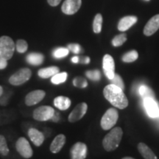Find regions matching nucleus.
Returning a JSON list of instances; mask_svg holds the SVG:
<instances>
[{"instance_id":"obj_1","label":"nucleus","mask_w":159,"mask_h":159,"mask_svg":"<svg viewBox=\"0 0 159 159\" xmlns=\"http://www.w3.org/2000/svg\"><path fill=\"white\" fill-rule=\"evenodd\" d=\"M105 98L114 107L124 109L128 105V99L123 92L122 89L116 85L110 84L105 87L103 90Z\"/></svg>"},{"instance_id":"obj_2","label":"nucleus","mask_w":159,"mask_h":159,"mask_svg":"<svg viewBox=\"0 0 159 159\" xmlns=\"http://www.w3.org/2000/svg\"><path fill=\"white\" fill-rule=\"evenodd\" d=\"M123 135L122 130L120 128H115L112 129L102 141V144L104 149L106 151H114L118 148L120 144Z\"/></svg>"},{"instance_id":"obj_3","label":"nucleus","mask_w":159,"mask_h":159,"mask_svg":"<svg viewBox=\"0 0 159 159\" xmlns=\"http://www.w3.org/2000/svg\"><path fill=\"white\" fill-rule=\"evenodd\" d=\"M16 44L13 39L9 36H2L0 38V57L7 60L13 57Z\"/></svg>"},{"instance_id":"obj_4","label":"nucleus","mask_w":159,"mask_h":159,"mask_svg":"<svg viewBox=\"0 0 159 159\" xmlns=\"http://www.w3.org/2000/svg\"><path fill=\"white\" fill-rule=\"evenodd\" d=\"M118 118V111L115 108H109L101 119V127L103 130H110L116 125Z\"/></svg>"},{"instance_id":"obj_5","label":"nucleus","mask_w":159,"mask_h":159,"mask_svg":"<svg viewBox=\"0 0 159 159\" xmlns=\"http://www.w3.org/2000/svg\"><path fill=\"white\" fill-rule=\"evenodd\" d=\"M32 75L30 69L24 68L18 70L9 78V83L13 85H20L28 81Z\"/></svg>"},{"instance_id":"obj_6","label":"nucleus","mask_w":159,"mask_h":159,"mask_svg":"<svg viewBox=\"0 0 159 159\" xmlns=\"http://www.w3.org/2000/svg\"><path fill=\"white\" fill-rule=\"evenodd\" d=\"M54 108L48 105H43L39 107L33 111V116L35 120L44 122V121L51 120L53 115L55 114Z\"/></svg>"},{"instance_id":"obj_7","label":"nucleus","mask_w":159,"mask_h":159,"mask_svg":"<svg viewBox=\"0 0 159 159\" xmlns=\"http://www.w3.org/2000/svg\"><path fill=\"white\" fill-rule=\"evenodd\" d=\"M16 148L17 152L23 158H30L33 156V152L28 141L24 137H20L16 143Z\"/></svg>"},{"instance_id":"obj_8","label":"nucleus","mask_w":159,"mask_h":159,"mask_svg":"<svg viewBox=\"0 0 159 159\" xmlns=\"http://www.w3.org/2000/svg\"><path fill=\"white\" fill-rule=\"evenodd\" d=\"M71 159H85L87 156V146L83 142H77L70 150Z\"/></svg>"},{"instance_id":"obj_9","label":"nucleus","mask_w":159,"mask_h":159,"mask_svg":"<svg viewBox=\"0 0 159 159\" xmlns=\"http://www.w3.org/2000/svg\"><path fill=\"white\" fill-rule=\"evenodd\" d=\"M103 71L105 76L111 80L115 75V63L114 58L110 55H105L102 61Z\"/></svg>"},{"instance_id":"obj_10","label":"nucleus","mask_w":159,"mask_h":159,"mask_svg":"<svg viewBox=\"0 0 159 159\" xmlns=\"http://www.w3.org/2000/svg\"><path fill=\"white\" fill-rule=\"evenodd\" d=\"M87 109H88V105L86 103L81 102L79 103L75 108L73 109L71 114L69 116V121L70 122H75L79 121L86 114Z\"/></svg>"},{"instance_id":"obj_11","label":"nucleus","mask_w":159,"mask_h":159,"mask_svg":"<svg viewBox=\"0 0 159 159\" xmlns=\"http://www.w3.org/2000/svg\"><path fill=\"white\" fill-rule=\"evenodd\" d=\"M82 0H65L61 10L66 15H73L79 11Z\"/></svg>"},{"instance_id":"obj_12","label":"nucleus","mask_w":159,"mask_h":159,"mask_svg":"<svg viewBox=\"0 0 159 159\" xmlns=\"http://www.w3.org/2000/svg\"><path fill=\"white\" fill-rule=\"evenodd\" d=\"M46 93L43 90H35L30 92L25 97V104L28 106L36 105L44 98Z\"/></svg>"},{"instance_id":"obj_13","label":"nucleus","mask_w":159,"mask_h":159,"mask_svg":"<svg viewBox=\"0 0 159 159\" xmlns=\"http://www.w3.org/2000/svg\"><path fill=\"white\" fill-rule=\"evenodd\" d=\"M144 105L149 116L152 118L159 117V107L154 99L149 97L144 99Z\"/></svg>"},{"instance_id":"obj_14","label":"nucleus","mask_w":159,"mask_h":159,"mask_svg":"<svg viewBox=\"0 0 159 159\" xmlns=\"http://www.w3.org/2000/svg\"><path fill=\"white\" fill-rule=\"evenodd\" d=\"M159 29V15H156L149 20L144 28V34L147 36L153 35Z\"/></svg>"},{"instance_id":"obj_15","label":"nucleus","mask_w":159,"mask_h":159,"mask_svg":"<svg viewBox=\"0 0 159 159\" xmlns=\"http://www.w3.org/2000/svg\"><path fill=\"white\" fill-rule=\"evenodd\" d=\"M28 136L32 141V142L37 147L41 146L43 143V141H44L45 139V136L43 133L35 128L29 129Z\"/></svg>"},{"instance_id":"obj_16","label":"nucleus","mask_w":159,"mask_h":159,"mask_svg":"<svg viewBox=\"0 0 159 159\" xmlns=\"http://www.w3.org/2000/svg\"><path fill=\"white\" fill-rule=\"evenodd\" d=\"M137 21V17L134 16H128L123 17L118 24V30L120 31H126L132 27Z\"/></svg>"},{"instance_id":"obj_17","label":"nucleus","mask_w":159,"mask_h":159,"mask_svg":"<svg viewBox=\"0 0 159 159\" xmlns=\"http://www.w3.org/2000/svg\"><path fill=\"white\" fill-rule=\"evenodd\" d=\"M65 143L66 136L64 135H57V136H55V138L52 141V142L51 143L50 151L52 153H57V152H59L61 150L63 147L64 146Z\"/></svg>"},{"instance_id":"obj_18","label":"nucleus","mask_w":159,"mask_h":159,"mask_svg":"<svg viewBox=\"0 0 159 159\" xmlns=\"http://www.w3.org/2000/svg\"><path fill=\"white\" fill-rule=\"evenodd\" d=\"M71 99L67 97L58 96L54 99V105L59 110H67L71 106Z\"/></svg>"},{"instance_id":"obj_19","label":"nucleus","mask_w":159,"mask_h":159,"mask_svg":"<svg viewBox=\"0 0 159 159\" xmlns=\"http://www.w3.org/2000/svg\"><path fill=\"white\" fill-rule=\"evenodd\" d=\"M138 150L144 159H158L152 150L144 143H139L138 145Z\"/></svg>"},{"instance_id":"obj_20","label":"nucleus","mask_w":159,"mask_h":159,"mask_svg":"<svg viewBox=\"0 0 159 159\" xmlns=\"http://www.w3.org/2000/svg\"><path fill=\"white\" fill-rule=\"evenodd\" d=\"M60 69L57 66H49L47 67V68H43L41 69L38 72V75L39 76L41 77V78L43 79H47L49 78V77H52L54 76L55 75L57 74L59 72Z\"/></svg>"},{"instance_id":"obj_21","label":"nucleus","mask_w":159,"mask_h":159,"mask_svg":"<svg viewBox=\"0 0 159 159\" xmlns=\"http://www.w3.org/2000/svg\"><path fill=\"white\" fill-rule=\"evenodd\" d=\"M27 62L33 66H39L43 62L44 56L41 53L32 52L27 55Z\"/></svg>"},{"instance_id":"obj_22","label":"nucleus","mask_w":159,"mask_h":159,"mask_svg":"<svg viewBox=\"0 0 159 159\" xmlns=\"http://www.w3.org/2000/svg\"><path fill=\"white\" fill-rule=\"evenodd\" d=\"M67 75L66 72H61V73H57V74L55 75L54 76L52 77L51 78V82L55 85H59L61 83H64L67 79Z\"/></svg>"},{"instance_id":"obj_23","label":"nucleus","mask_w":159,"mask_h":159,"mask_svg":"<svg viewBox=\"0 0 159 159\" xmlns=\"http://www.w3.org/2000/svg\"><path fill=\"white\" fill-rule=\"evenodd\" d=\"M102 15L98 14L96 15L94 17V22H93V30L95 33H99L102 30Z\"/></svg>"},{"instance_id":"obj_24","label":"nucleus","mask_w":159,"mask_h":159,"mask_svg":"<svg viewBox=\"0 0 159 159\" xmlns=\"http://www.w3.org/2000/svg\"><path fill=\"white\" fill-rule=\"evenodd\" d=\"M139 94L142 96L143 98H152L154 99V93L152 91L145 85H142V86L139 88Z\"/></svg>"},{"instance_id":"obj_25","label":"nucleus","mask_w":159,"mask_h":159,"mask_svg":"<svg viewBox=\"0 0 159 159\" xmlns=\"http://www.w3.org/2000/svg\"><path fill=\"white\" fill-rule=\"evenodd\" d=\"M69 50L68 48H64V47H59V48H56L53 51L52 55L55 58L60 59L63 58L69 55Z\"/></svg>"},{"instance_id":"obj_26","label":"nucleus","mask_w":159,"mask_h":159,"mask_svg":"<svg viewBox=\"0 0 159 159\" xmlns=\"http://www.w3.org/2000/svg\"><path fill=\"white\" fill-rule=\"evenodd\" d=\"M139 57L138 52L136 50H132L128 52L126 54H125L122 57V61L125 63H131L136 61Z\"/></svg>"},{"instance_id":"obj_27","label":"nucleus","mask_w":159,"mask_h":159,"mask_svg":"<svg viewBox=\"0 0 159 159\" xmlns=\"http://www.w3.org/2000/svg\"><path fill=\"white\" fill-rule=\"evenodd\" d=\"M9 153V148L7 147V141L5 137L0 135V154L2 156H7Z\"/></svg>"},{"instance_id":"obj_28","label":"nucleus","mask_w":159,"mask_h":159,"mask_svg":"<svg viewBox=\"0 0 159 159\" xmlns=\"http://www.w3.org/2000/svg\"><path fill=\"white\" fill-rule=\"evenodd\" d=\"M27 48H28V44L25 40L19 39L16 43V49L18 52L25 53L27 50Z\"/></svg>"},{"instance_id":"obj_29","label":"nucleus","mask_w":159,"mask_h":159,"mask_svg":"<svg viewBox=\"0 0 159 159\" xmlns=\"http://www.w3.org/2000/svg\"><path fill=\"white\" fill-rule=\"evenodd\" d=\"M127 41V35L123 33L116 35L114 37V39L112 40V44L114 47H120Z\"/></svg>"},{"instance_id":"obj_30","label":"nucleus","mask_w":159,"mask_h":159,"mask_svg":"<svg viewBox=\"0 0 159 159\" xmlns=\"http://www.w3.org/2000/svg\"><path fill=\"white\" fill-rule=\"evenodd\" d=\"M73 85L75 87L80 89H84L85 87H87L88 85V83L87 80L85 78H83L82 77H75L73 80Z\"/></svg>"},{"instance_id":"obj_31","label":"nucleus","mask_w":159,"mask_h":159,"mask_svg":"<svg viewBox=\"0 0 159 159\" xmlns=\"http://www.w3.org/2000/svg\"><path fill=\"white\" fill-rule=\"evenodd\" d=\"M86 77L93 81H98L100 80L101 75L99 70H90L85 72Z\"/></svg>"},{"instance_id":"obj_32","label":"nucleus","mask_w":159,"mask_h":159,"mask_svg":"<svg viewBox=\"0 0 159 159\" xmlns=\"http://www.w3.org/2000/svg\"><path fill=\"white\" fill-rule=\"evenodd\" d=\"M111 84L116 85V86H118L119 88L122 89V90L125 89L124 82H123L122 77H120V75H117L115 73L114 77L111 80Z\"/></svg>"},{"instance_id":"obj_33","label":"nucleus","mask_w":159,"mask_h":159,"mask_svg":"<svg viewBox=\"0 0 159 159\" xmlns=\"http://www.w3.org/2000/svg\"><path fill=\"white\" fill-rule=\"evenodd\" d=\"M68 49L69 50L71 51L73 53H75V54H79L81 52L80 46L77 44V43H71V44H69Z\"/></svg>"},{"instance_id":"obj_34","label":"nucleus","mask_w":159,"mask_h":159,"mask_svg":"<svg viewBox=\"0 0 159 159\" xmlns=\"http://www.w3.org/2000/svg\"><path fill=\"white\" fill-rule=\"evenodd\" d=\"M7 60L0 57V69H4L7 67Z\"/></svg>"},{"instance_id":"obj_35","label":"nucleus","mask_w":159,"mask_h":159,"mask_svg":"<svg viewBox=\"0 0 159 159\" xmlns=\"http://www.w3.org/2000/svg\"><path fill=\"white\" fill-rule=\"evenodd\" d=\"M48 3L52 7H55V6H57L61 3V0H47Z\"/></svg>"},{"instance_id":"obj_36","label":"nucleus","mask_w":159,"mask_h":159,"mask_svg":"<svg viewBox=\"0 0 159 159\" xmlns=\"http://www.w3.org/2000/svg\"><path fill=\"white\" fill-rule=\"evenodd\" d=\"M79 62L84 63V64H88V63H90V58L89 57H83L81 59H80Z\"/></svg>"},{"instance_id":"obj_37","label":"nucleus","mask_w":159,"mask_h":159,"mask_svg":"<svg viewBox=\"0 0 159 159\" xmlns=\"http://www.w3.org/2000/svg\"><path fill=\"white\" fill-rule=\"evenodd\" d=\"M59 119H60L59 114H58V113H57V112H55V114L53 115L52 118L51 119V120L53 121V122H57V121L59 120Z\"/></svg>"},{"instance_id":"obj_38","label":"nucleus","mask_w":159,"mask_h":159,"mask_svg":"<svg viewBox=\"0 0 159 159\" xmlns=\"http://www.w3.org/2000/svg\"><path fill=\"white\" fill-rule=\"evenodd\" d=\"M79 61H80V57H77V56H75V57H73L72 58H71V62L74 63H79Z\"/></svg>"},{"instance_id":"obj_39","label":"nucleus","mask_w":159,"mask_h":159,"mask_svg":"<svg viewBox=\"0 0 159 159\" xmlns=\"http://www.w3.org/2000/svg\"><path fill=\"white\" fill-rule=\"evenodd\" d=\"M3 92H4V91H3V88L1 86V85H0V97H2V95L3 94Z\"/></svg>"},{"instance_id":"obj_40","label":"nucleus","mask_w":159,"mask_h":159,"mask_svg":"<svg viewBox=\"0 0 159 159\" xmlns=\"http://www.w3.org/2000/svg\"><path fill=\"white\" fill-rule=\"evenodd\" d=\"M122 159H134V158H131V157H125V158H123Z\"/></svg>"},{"instance_id":"obj_41","label":"nucleus","mask_w":159,"mask_h":159,"mask_svg":"<svg viewBox=\"0 0 159 159\" xmlns=\"http://www.w3.org/2000/svg\"></svg>"}]
</instances>
